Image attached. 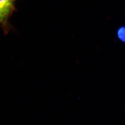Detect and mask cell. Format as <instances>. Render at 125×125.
Segmentation results:
<instances>
[{"instance_id": "cell-1", "label": "cell", "mask_w": 125, "mask_h": 125, "mask_svg": "<svg viewBox=\"0 0 125 125\" xmlns=\"http://www.w3.org/2000/svg\"><path fill=\"white\" fill-rule=\"evenodd\" d=\"M17 0H0V28L5 34L9 33L12 29L10 19L17 10L16 3Z\"/></svg>"}, {"instance_id": "cell-2", "label": "cell", "mask_w": 125, "mask_h": 125, "mask_svg": "<svg viewBox=\"0 0 125 125\" xmlns=\"http://www.w3.org/2000/svg\"><path fill=\"white\" fill-rule=\"evenodd\" d=\"M117 37L119 40L125 43V26L120 27L117 31Z\"/></svg>"}]
</instances>
